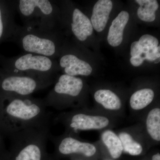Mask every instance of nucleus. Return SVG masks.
<instances>
[{
  "instance_id": "f257e3e1",
  "label": "nucleus",
  "mask_w": 160,
  "mask_h": 160,
  "mask_svg": "<svg viewBox=\"0 0 160 160\" xmlns=\"http://www.w3.org/2000/svg\"><path fill=\"white\" fill-rule=\"evenodd\" d=\"M43 99L32 96L7 95L0 98V129L10 137L30 128L50 126V114Z\"/></svg>"
},
{
  "instance_id": "f03ea898",
  "label": "nucleus",
  "mask_w": 160,
  "mask_h": 160,
  "mask_svg": "<svg viewBox=\"0 0 160 160\" xmlns=\"http://www.w3.org/2000/svg\"><path fill=\"white\" fill-rule=\"evenodd\" d=\"M50 126L30 128L9 137L10 148L4 160H50L47 151Z\"/></svg>"
},
{
  "instance_id": "7ed1b4c3",
  "label": "nucleus",
  "mask_w": 160,
  "mask_h": 160,
  "mask_svg": "<svg viewBox=\"0 0 160 160\" xmlns=\"http://www.w3.org/2000/svg\"><path fill=\"white\" fill-rule=\"evenodd\" d=\"M0 66L12 74L53 81L59 68L56 59L27 52L11 58L0 55Z\"/></svg>"
},
{
  "instance_id": "20e7f679",
  "label": "nucleus",
  "mask_w": 160,
  "mask_h": 160,
  "mask_svg": "<svg viewBox=\"0 0 160 160\" xmlns=\"http://www.w3.org/2000/svg\"><path fill=\"white\" fill-rule=\"evenodd\" d=\"M16 11L23 26L45 31L57 30L59 12L55 2L50 0L15 1Z\"/></svg>"
},
{
  "instance_id": "39448f33",
  "label": "nucleus",
  "mask_w": 160,
  "mask_h": 160,
  "mask_svg": "<svg viewBox=\"0 0 160 160\" xmlns=\"http://www.w3.org/2000/svg\"><path fill=\"white\" fill-rule=\"evenodd\" d=\"M10 41L24 52L40 55L56 59L61 53L58 30L45 31L18 26Z\"/></svg>"
},
{
  "instance_id": "423d86ee",
  "label": "nucleus",
  "mask_w": 160,
  "mask_h": 160,
  "mask_svg": "<svg viewBox=\"0 0 160 160\" xmlns=\"http://www.w3.org/2000/svg\"><path fill=\"white\" fill-rule=\"evenodd\" d=\"M54 83L53 81L12 74L0 67V98L7 95L32 96Z\"/></svg>"
},
{
  "instance_id": "0eeeda50",
  "label": "nucleus",
  "mask_w": 160,
  "mask_h": 160,
  "mask_svg": "<svg viewBox=\"0 0 160 160\" xmlns=\"http://www.w3.org/2000/svg\"><path fill=\"white\" fill-rule=\"evenodd\" d=\"M83 87L84 83L81 78L63 74L43 100L46 107L59 109L66 106L68 100L69 104L70 100L77 98Z\"/></svg>"
},
{
  "instance_id": "6e6552de",
  "label": "nucleus",
  "mask_w": 160,
  "mask_h": 160,
  "mask_svg": "<svg viewBox=\"0 0 160 160\" xmlns=\"http://www.w3.org/2000/svg\"><path fill=\"white\" fill-rule=\"evenodd\" d=\"M49 138L54 144L56 152L62 155L82 154L90 157L95 154V146L91 143L80 141L70 136L58 138L49 135Z\"/></svg>"
},
{
  "instance_id": "1a4fd4ad",
  "label": "nucleus",
  "mask_w": 160,
  "mask_h": 160,
  "mask_svg": "<svg viewBox=\"0 0 160 160\" xmlns=\"http://www.w3.org/2000/svg\"><path fill=\"white\" fill-rule=\"evenodd\" d=\"M15 1L0 0V45L10 41L17 27Z\"/></svg>"
},
{
  "instance_id": "9d476101",
  "label": "nucleus",
  "mask_w": 160,
  "mask_h": 160,
  "mask_svg": "<svg viewBox=\"0 0 160 160\" xmlns=\"http://www.w3.org/2000/svg\"><path fill=\"white\" fill-rule=\"evenodd\" d=\"M67 125L72 131L101 129L109 125L108 118L101 116H92L76 112L68 116Z\"/></svg>"
},
{
  "instance_id": "9b49d317",
  "label": "nucleus",
  "mask_w": 160,
  "mask_h": 160,
  "mask_svg": "<svg viewBox=\"0 0 160 160\" xmlns=\"http://www.w3.org/2000/svg\"><path fill=\"white\" fill-rule=\"evenodd\" d=\"M60 55L58 65L64 70L65 74L74 77L88 76L92 72V68L89 63L78 57L76 54L69 52Z\"/></svg>"
},
{
  "instance_id": "f8f14e48",
  "label": "nucleus",
  "mask_w": 160,
  "mask_h": 160,
  "mask_svg": "<svg viewBox=\"0 0 160 160\" xmlns=\"http://www.w3.org/2000/svg\"><path fill=\"white\" fill-rule=\"evenodd\" d=\"M70 20L72 32L79 41L84 42L92 34L93 27L91 21L79 9H72Z\"/></svg>"
},
{
  "instance_id": "ddd939ff",
  "label": "nucleus",
  "mask_w": 160,
  "mask_h": 160,
  "mask_svg": "<svg viewBox=\"0 0 160 160\" xmlns=\"http://www.w3.org/2000/svg\"><path fill=\"white\" fill-rule=\"evenodd\" d=\"M112 8V3L110 0H99L95 4L91 22L96 31L101 32L105 29Z\"/></svg>"
},
{
  "instance_id": "4468645a",
  "label": "nucleus",
  "mask_w": 160,
  "mask_h": 160,
  "mask_svg": "<svg viewBox=\"0 0 160 160\" xmlns=\"http://www.w3.org/2000/svg\"><path fill=\"white\" fill-rule=\"evenodd\" d=\"M129 15L127 12H121L112 22L108 32L107 41L110 46L117 47L123 41V32L129 20Z\"/></svg>"
},
{
  "instance_id": "2eb2a0df",
  "label": "nucleus",
  "mask_w": 160,
  "mask_h": 160,
  "mask_svg": "<svg viewBox=\"0 0 160 160\" xmlns=\"http://www.w3.org/2000/svg\"><path fill=\"white\" fill-rule=\"evenodd\" d=\"M95 101L107 109L118 110L122 107L120 98L113 92L108 89H99L94 93Z\"/></svg>"
},
{
  "instance_id": "dca6fc26",
  "label": "nucleus",
  "mask_w": 160,
  "mask_h": 160,
  "mask_svg": "<svg viewBox=\"0 0 160 160\" xmlns=\"http://www.w3.org/2000/svg\"><path fill=\"white\" fill-rule=\"evenodd\" d=\"M154 91L149 88H145L135 92L130 98V105L135 110H141L149 105L153 101Z\"/></svg>"
},
{
  "instance_id": "f3484780",
  "label": "nucleus",
  "mask_w": 160,
  "mask_h": 160,
  "mask_svg": "<svg viewBox=\"0 0 160 160\" xmlns=\"http://www.w3.org/2000/svg\"><path fill=\"white\" fill-rule=\"evenodd\" d=\"M135 2L140 5L138 9V17L145 22H153L156 19L155 12L159 7L156 0H136Z\"/></svg>"
},
{
  "instance_id": "a211bd4d",
  "label": "nucleus",
  "mask_w": 160,
  "mask_h": 160,
  "mask_svg": "<svg viewBox=\"0 0 160 160\" xmlns=\"http://www.w3.org/2000/svg\"><path fill=\"white\" fill-rule=\"evenodd\" d=\"M102 138L112 157L113 159L119 158L122 153L123 148L118 137L113 132L108 130L103 132Z\"/></svg>"
},
{
  "instance_id": "6ab92c4d",
  "label": "nucleus",
  "mask_w": 160,
  "mask_h": 160,
  "mask_svg": "<svg viewBox=\"0 0 160 160\" xmlns=\"http://www.w3.org/2000/svg\"><path fill=\"white\" fill-rule=\"evenodd\" d=\"M147 132L152 139L160 141V109L154 108L150 110L146 121Z\"/></svg>"
},
{
  "instance_id": "aec40b11",
  "label": "nucleus",
  "mask_w": 160,
  "mask_h": 160,
  "mask_svg": "<svg viewBox=\"0 0 160 160\" xmlns=\"http://www.w3.org/2000/svg\"><path fill=\"white\" fill-rule=\"evenodd\" d=\"M122 146L123 151L132 156L139 155L142 152V145L133 139L131 135L123 132L119 135Z\"/></svg>"
},
{
  "instance_id": "412c9836",
  "label": "nucleus",
  "mask_w": 160,
  "mask_h": 160,
  "mask_svg": "<svg viewBox=\"0 0 160 160\" xmlns=\"http://www.w3.org/2000/svg\"><path fill=\"white\" fill-rule=\"evenodd\" d=\"M144 50L142 46L139 43L138 41H135L132 43L130 47V55L131 57L140 56L142 57Z\"/></svg>"
},
{
  "instance_id": "4be33fe9",
  "label": "nucleus",
  "mask_w": 160,
  "mask_h": 160,
  "mask_svg": "<svg viewBox=\"0 0 160 160\" xmlns=\"http://www.w3.org/2000/svg\"><path fill=\"white\" fill-rule=\"evenodd\" d=\"M144 61H145L144 59L140 56L131 57L130 59V63L135 67H138L141 66Z\"/></svg>"
},
{
  "instance_id": "5701e85b",
  "label": "nucleus",
  "mask_w": 160,
  "mask_h": 160,
  "mask_svg": "<svg viewBox=\"0 0 160 160\" xmlns=\"http://www.w3.org/2000/svg\"><path fill=\"white\" fill-rule=\"evenodd\" d=\"M2 136L3 135L0 129V159H2L5 156L6 152Z\"/></svg>"
},
{
  "instance_id": "b1692460",
  "label": "nucleus",
  "mask_w": 160,
  "mask_h": 160,
  "mask_svg": "<svg viewBox=\"0 0 160 160\" xmlns=\"http://www.w3.org/2000/svg\"><path fill=\"white\" fill-rule=\"evenodd\" d=\"M152 160H160V154L159 153H157L152 156Z\"/></svg>"
}]
</instances>
